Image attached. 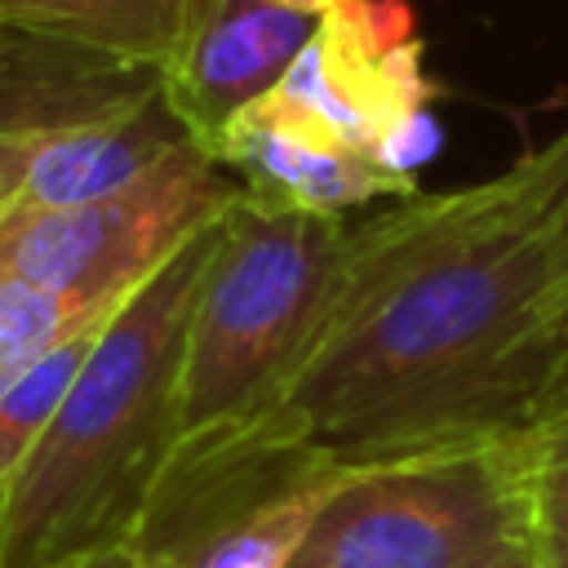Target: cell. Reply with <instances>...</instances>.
Segmentation results:
<instances>
[{
	"instance_id": "obj_19",
	"label": "cell",
	"mask_w": 568,
	"mask_h": 568,
	"mask_svg": "<svg viewBox=\"0 0 568 568\" xmlns=\"http://www.w3.org/2000/svg\"><path fill=\"white\" fill-rule=\"evenodd\" d=\"M0 217H4V213H0Z\"/></svg>"
},
{
	"instance_id": "obj_13",
	"label": "cell",
	"mask_w": 568,
	"mask_h": 568,
	"mask_svg": "<svg viewBox=\"0 0 568 568\" xmlns=\"http://www.w3.org/2000/svg\"><path fill=\"white\" fill-rule=\"evenodd\" d=\"M519 439L532 568H568V382Z\"/></svg>"
},
{
	"instance_id": "obj_7",
	"label": "cell",
	"mask_w": 568,
	"mask_h": 568,
	"mask_svg": "<svg viewBox=\"0 0 568 568\" xmlns=\"http://www.w3.org/2000/svg\"><path fill=\"white\" fill-rule=\"evenodd\" d=\"M430 93L408 4L337 0L284 80L253 106L413 182L426 151Z\"/></svg>"
},
{
	"instance_id": "obj_15",
	"label": "cell",
	"mask_w": 568,
	"mask_h": 568,
	"mask_svg": "<svg viewBox=\"0 0 568 568\" xmlns=\"http://www.w3.org/2000/svg\"><path fill=\"white\" fill-rule=\"evenodd\" d=\"M510 186L546 217H564L568 222V129L555 133L546 146L519 155L506 169Z\"/></svg>"
},
{
	"instance_id": "obj_2",
	"label": "cell",
	"mask_w": 568,
	"mask_h": 568,
	"mask_svg": "<svg viewBox=\"0 0 568 568\" xmlns=\"http://www.w3.org/2000/svg\"><path fill=\"white\" fill-rule=\"evenodd\" d=\"M209 222L93 337L49 430L0 497V568H53L129 546L182 435V355L213 248Z\"/></svg>"
},
{
	"instance_id": "obj_17",
	"label": "cell",
	"mask_w": 568,
	"mask_h": 568,
	"mask_svg": "<svg viewBox=\"0 0 568 568\" xmlns=\"http://www.w3.org/2000/svg\"><path fill=\"white\" fill-rule=\"evenodd\" d=\"M53 568H138L133 555L120 546V550H102V555H84V559H67V564H53Z\"/></svg>"
},
{
	"instance_id": "obj_8",
	"label": "cell",
	"mask_w": 568,
	"mask_h": 568,
	"mask_svg": "<svg viewBox=\"0 0 568 568\" xmlns=\"http://www.w3.org/2000/svg\"><path fill=\"white\" fill-rule=\"evenodd\" d=\"M337 0H200L160 67L186 138L213 155L226 124L266 98Z\"/></svg>"
},
{
	"instance_id": "obj_3",
	"label": "cell",
	"mask_w": 568,
	"mask_h": 568,
	"mask_svg": "<svg viewBox=\"0 0 568 568\" xmlns=\"http://www.w3.org/2000/svg\"><path fill=\"white\" fill-rule=\"evenodd\" d=\"M351 248V217L240 195L213 226L182 355V430L280 408L306 364Z\"/></svg>"
},
{
	"instance_id": "obj_1",
	"label": "cell",
	"mask_w": 568,
	"mask_h": 568,
	"mask_svg": "<svg viewBox=\"0 0 568 568\" xmlns=\"http://www.w3.org/2000/svg\"><path fill=\"white\" fill-rule=\"evenodd\" d=\"M568 382V222L506 178L351 222L333 311L280 408L333 462L524 435Z\"/></svg>"
},
{
	"instance_id": "obj_18",
	"label": "cell",
	"mask_w": 568,
	"mask_h": 568,
	"mask_svg": "<svg viewBox=\"0 0 568 568\" xmlns=\"http://www.w3.org/2000/svg\"><path fill=\"white\" fill-rule=\"evenodd\" d=\"M488 568H532V555H528V546H519V550L501 555V559H497V564H488Z\"/></svg>"
},
{
	"instance_id": "obj_6",
	"label": "cell",
	"mask_w": 568,
	"mask_h": 568,
	"mask_svg": "<svg viewBox=\"0 0 568 568\" xmlns=\"http://www.w3.org/2000/svg\"><path fill=\"white\" fill-rule=\"evenodd\" d=\"M235 200L240 182L186 142L111 195L67 209L13 204L0 217V271L89 306H120Z\"/></svg>"
},
{
	"instance_id": "obj_5",
	"label": "cell",
	"mask_w": 568,
	"mask_h": 568,
	"mask_svg": "<svg viewBox=\"0 0 568 568\" xmlns=\"http://www.w3.org/2000/svg\"><path fill=\"white\" fill-rule=\"evenodd\" d=\"M528 546L524 439L346 466L288 568H488Z\"/></svg>"
},
{
	"instance_id": "obj_4",
	"label": "cell",
	"mask_w": 568,
	"mask_h": 568,
	"mask_svg": "<svg viewBox=\"0 0 568 568\" xmlns=\"http://www.w3.org/2000/svg\"><path fill=\"white\" fill-rule=\"evenodd\" d=\"M337 475L284 408L182 430L124 550L138 568H288Z\"/></svg>"
},
{
	"instance_id": "obj_11",
	"label": "cell",
	"mask_w": 568,
	"mask_h": 568,
	"mask_svg": "<svg viewBox=\"0 0 568 568\" xmlns=\"http://www.w3.org/2000/svg\"><path fill=\"white\" fill-rule=\"evenodd\" d=\"M200 0H0V27L160 71Z\"/></svg>"
},
{
	"instance_id": "obj_9",
	"label": "cell",
	"mask_w": 568,
	"mask_h": 568,
	"mask_svg": "<svg viewBox=\"0 0 568 568\" xmlns=\"http://www.w3.org/2000/svg\"><path fill=\"white\" fill-rule=\"evenodd\" d=\"M213 160L240 182V195L284 213L311 217H351L373 200L417 195V182L328 146L262 106H244L213 146Z\"/></svg>"
},
{
	"instance_id": "obj_10",
	"label": "cell",
	"mask_w": 568,
	"mask_h": 568,
	"mask_svg": "<svg viewBox=\"0 0 568 568\" xmlns=\"http://www.w3.org/2000/svg\"><path fill=\"white\" fill-rule=\"evenodd\" d=\"M186 142L191 138L169 111L164 93L151 89L129 106H115L58 133H40L18 191V209H67L111 195L151 173L164 155Z\"/></svg>"
},
{
	"instance_id": "obj_16",
	"label": "cell",
	"mask_w": 568,
	"mask_h": 568,
	"mask_svg": "<svg viewBox=\"0 0 568 568\" xmlns=\"http://www.w3.org/2000/svg\"><path fill=\"white\" fill-rule=\"evenodd\" d=\"M36 142H40V133H0V213H9L18 204Z\"/></svg>"
},
{
	"instance_id": "obj_12",
	"label": "cell",
	"mask_w": 568,
	"mask_h": 568,
	"mask_svg": "<svg viewBox=\"0 0 568 568\" xmlns=\"http://www.w3.org/2000/svg\"><path fill=\"white\" fill-rule=\"evenodd\" d=\"M106 320L111 315L75 328L53 351H44L40 359H31L27 368H18L13 377L0 382V497L13 484V475L22 470V462L31 457V448L40 444V435L49 430L62 395L71 390V382Z\"/></svg>"
},
{
	"instance_id": "obj_14",
	"label": "cell",
	"mask_w": 568,
	"mask_h": 568,
	"mask_svg": "<svg viewBox=\"0 0 568 568\" xmlns=\"http://www.w3.org/2000/svg\"><path fill=\"white\" fill-rule=\"evenodd\" d=\"M111 311L115 306H89L0 271V382Z\"/></svg>"
}]
</instances>
